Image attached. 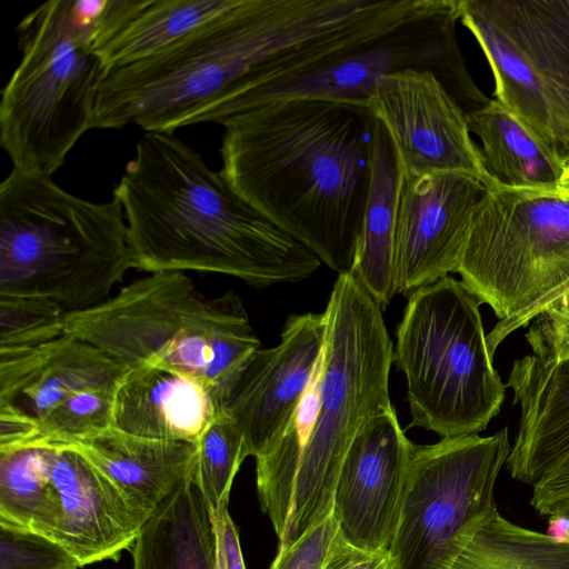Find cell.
<instances>
[{
  "label": "cell",
  "mask_w": 569,
  "mask_h": 569,
  "mask_svg": "<svg viewBox=\"0 0 569 569\" xmlns=\"http://www.w3.org/2000/svg\"><path fill=\"white\" fill-rule=\"evenodd\" d=\"M372 38L367 0H236L167 51L108 69L92 129L221 124L248 96L346 56Z\"/></svg>",
  "instance_id": "obj_1"
},
{
  "label": "cell",
  "mask_w": 569,
  "mask_h": 569,
  "mask_svg": "<svg viewBox=\"0 0 569 569\" xmlns=\"http://www.w3.org/2000/svg\"><path fill=\"white\" fill-rule=\"evenodd\" d=\"M376 117L313 99L271 101L226 119L230 186L331 270L350 272L371 180Z\"/></svg>",
  "instance_id": "obj_2"
},
{
  "label": "cell",
  "mask_w": 569,
  "mask_h": 569,
  "mask_svg": "<svg viewBox=\"0 0 569 569\" xmlns=\"http://www.w3.org/2000/svg\"><path fill=\"white\" fill-rule=\"evenodd\" d=\"M132 268L228 274L256 288L311 277L320 259L170 132H146L113 190Z\"/></svg>",
  "instance_id": "obj_3"
},
{
  "label": "cell",
  "mask_w": 569,
  "mask_h": 569,
  "mask_svg": "<svg viewBox=\"0 0 569 569\" xmlns=\"http://www.w3.org/2000/svg\"><path fill=\"white\" fill-rule=\"evenodd\" d=\"M64 331L128 368L150 366L196 380L221 413L261 348L233 291L209 299L178 271L149 273L97 306L68 312Z\"/></svg>",
  "instance_id": "obj_4"
},
{
  "label": "cell",
  "mask_w": 569,
  "mask_h": 569,
  "mask_svg": "<svg viewBox=\"0 0 569 569\" xmlns=\"http://www.w3.org/2000/svg\"><path fill=\"white\" fill-rule=\"evenodd\" d=\"M132 268L120 201L94 202L50 176L13 168L0 184V296L50 300L67 312L110 298Z\"/></svg>",
  "instance_id": "obj_5"
},
{
  "label": "cell",
  "mask_w": 569,
  "mask_h": 569,
  "mask_svg": "<svg viewBox=\"0 0 569 569\" xmlns=\"http://www.w3.org/2000/svg\"><path fill=\"white\" fill-rule=\"evenodd\" d=\"M104 3L51 0L18 24L21 60L0 102V144L13 168L51 177L92 129L107 71L92 34Z\"/></svg>",
  "instance_id": "obj_6"
},
{
  "label": "cell",
  "mask_w": 569,
  "mask_h": 569,
  "mask_svg": "<svg viewBox=\"0 0 569 569\" xmlns=\"http://www.w3.org/2000/svg\"><path fill=\"white\" fill-rule=\"evenodd\" d=\"M381 310L353 274H338L325 310L320 408L291 486L278 549L332 512L340 468L355 437L392 406L393 345Z\"/></svg>",
  "instance_id": "obj_7"
},
{
  "label": "cell",
  "mask_w": 569,
  "mask_h": 569,
  "mask_svg": "<svg viewBox=\"0 0 569 569\" xmlns=\"http://www.w3.org/2000/svg\"><path fill=\"white\" fill-rule=\"evenodd\" d=\"M480 305L450 276L409 296L393 349L409 427L453 438L478 435L499 415L507 385L493 367Z\"/></svg>",
  "instance_id": "obj_8"
},
{
  "label": "cell",
  "mask_w": 569,
  "mask_h": 569,
  "mask_svg": "<svg viewBox=\"0 0 569 569\" xmlns=\"http://www.w3.org/2000/svg\"><path fill=\"white\" fill-rule=\"evenodd\" d=\"M457 273L499 320L569 281V194L557 188L488 187Z\"/></svg>",
  "instance_id": "obj_9"
},
{
  "label": "cell",
  "mask_w": 569,
  "mask_h": 569,
  "mask_svg": "<svg viewBox=\"0 0 569 569\" xmlns=\"http://www.w3.org/2000/svg\"><path fill=\"white\" fill-rule=\"evenodd\" d=\"M493 76L495 100L569 160V0H459Z\"/></svg>",
  "instance_id": "obj_10"
},
{
  "label": "cell",
  "mask_w": 569,
  "mask_h": 569,
  "mask_svg": "<svg viewBox=\"0 0 569 569\" xmlns=\"http://www.w3.org/2000/svg\"><path fill=\"white\" fill-rule=\"evenodd\" d=\"M511 450L508 427L481 437L413 445L398 527L396 569H449L498 511L493 499Z\"/></svg>",
  "instance_id": "obj_11"
},
{
  "label": "cell",
  "mask_w": 569,
  "mask_h": 569,
  "mask_svg": "<svg viewBox=\"0 0 569 569\" xmlns=\"http://www.w3.org/2000/svg\"><path fill=\"white\" fill-rule=\"evenodd\" d=\"M459 0H425L399 26L308 74L258 90L243 99L233 114L271 101L313 99L369 108L378 82L405 70L433 73L462 103L488 100L465 67L455 34ZM463 108V107H462Z\"/></svg>",
  "instance_id": "obj_12"
},
{
  "label": "cell",
  "mask_w": 569,
  "mask_h": 569,
  "mask_svg": "<svg viewBox=\"0 0 569 569\" xmlns=\"http://www.w3.org/2000/svg\"><path fill=\"white\" fill-rule=\"evenodd\" d=\"M369 109L386 129L403 176L460 172L487 188L499 183L471 138L467 112L433 73L405 70L382 78Z\"/></svg>",
  "instance_id": "obj_13"
},
{
  "label": "cell",
  "mask_w": 569,
  "mask_h": 569,
  "mask_svg": "<svg viewBox=\"0 0 569 569\" xmlns=\"http://www.w3.org/2000/svg\"><path fill=\"white\" fill-rule=\"evenodd\" d=\"M486 190L480 179L460 172L401 176L395 223L398 293L409 297L457 272Z\"/></svg>",
  "instance_id": "obj_14"
},
{
  "label": "cell",
  "mask_w": 569,
  "mask_h": 569,
  "mask_svg": "<svg viewBox=\"0 0 569 569\" xmlns=\"http://www.w3.org/2000/svg\"><path fill=\"white\" fill-rule=\"evenodd\" d=\"M413 443L392 406L355 437L337 480L332 512L341 537L371 551H389L400 518Z\"/></svg>",
  "instance_id": "obj_15"
},
{
  "label": "cell",
  "mask_w": 569,
  "mask_h": 569,
  "mask_svg": "<svg viewBox=\"0 0 569 569\" xmlns=\"http://www.w3.org/2000/svg\"><path fill=\"white\" fill-rule=\"evenodd\" d=\"M326 328L325 312L292 315L279 343L249 360L224 410L248 457H264L280 441L322 352Z\"/></svg>",
  "instance_id": "obj_16"
},
{
  "label": "cell",
  "mask_w": 569,
  "mask_h": 569,
  "mask_svg": "<svg viewBox=\"0 0 569 569\" xmlns=\"http://www.w3.org/2000/svg\"><path fill=\"white\" fill-rule=\"evenodd\" d=\"M56 499L52 539L81 567L118 560L130 550L148 516L137 509L100 470L77 451L50 447Z\"/></svg>",
  "instance_id": "obj_17"
},
{
  "label": "cell",
  "mask_w": 569,
  "mask_h": 569,
  "mask_svg": "<svg viewBox=\"0 0 569 569\" xmlns=\"http://www.w3.org/2000/svg\"><path fill=\"white\" fill-rule=\"evenodd\" d=\"M507 387L520 419L505 466L513 480L533 486L569 451V350L516 359Z\"/></svg>",
  "instance_id": "obj_18"
},
{
  "label": "cell",
  "mask_w": 569,
  "mask_h": 569,
  "mask_svg": "<svg viewBox=\"0 0 569 569\" xmlns=\"http://www.w3.org/2000/svg\"><path fill=\"white\" fill-rule=\"evenodd\" d=\"M219 415L199 382L161 368L130 367L114 389L112 428L133 436L196 443Z\"/></svg>",
  "instance_id": "obj_19"
},
{
  "label": "cell",
  "mask_w": 569,
  "mask_h": 569,
  "mask_svg": "<svg viewBox=\"0 0 569 569\" xmlns=\"http://www.w3.org/2000/svg\"><path fill=\"white\" fill-rule=\"evenodd\" d=\"M50 447L80 453L148 517L182 481L193 478L197 453L193 442L150 439L112 427Z\"/></svg>",
  "instance_id": "obj_20"
},
{
  "label": "cell",
  "mask_w": 569,
  "mask_h": 569,
  "mask_svg": "<svg viewBox=\"0 0 569 569\" xmlns=\"http://www.w3.org/2000/svg\"><path fill=\"white\" fill-rule=\"evenodd\" d=\"M236 0H106L92 49L108 69L156 57Z\"/></svg>",
  "instance_id": "obj_21"
},
{
  "label": "cell",
  "mask_w": 569,
  "mask_h": 569,
  "mask_svg": "<svg viewBox=\"0 0 569 569\" xmlns=\"http://www.w3.org/2000/svg\"><path fill=\"white\" fill-rule=\"evenodd\" d=\"M130 550L132 569H216V531L193 478L157 506Z\"/></svg>",
  "instance_id": "obj_22"
},
{
  "label": "cell",
  "mask_w": 569,
  "mask_h": 569,
  "mask_svg": "<svg viewBox=\"0 0 569 569\" xmlns=\"http://www.w3.org/2000/svg\"><path fill=\"white\" fill-rule=\"evenodd\" d=\"M401 168L383 126L376 120L371 180L350 273L381 309L397 292L395 223Z\"/></svg>",
  "instance_id": "obj_23"
},
{
  "label": "cell",
  "mask_w": 569,
  "mask_h": 569,
  "mask_svg": "<svg viewBox=\"0 0 569 569\" xmlns=\"http://www.w3.org/2000/svg\"><path fill=\"white\" fill-rule=\"evenodd\" d=\"M489 174L512 188H557L565 163L497 100L467 112Z\"/></svg>",
  "instance_id": "obj_24"
},
{
  "label": "cell",
  "mask_w": 569,
  "mask_h": 569,
  "mask_svg": "<svg viewBox=\"0 0 569 569\" xmlns=\"http://www.w3.org/2000/svg\"><path fill=\"white\" fill-rule=\"evenodd\" d=\"M127 369L93 345L64 333L18 399L39 418L83 390L114 387Z\"/></svg>",
  "instance_id": "obj_25"
},
{
  "label": "cell",
  "mask_w": 569,
  "mask_h": 569,
  "mask_svg": "<svg viewBox=\"0 0 569 569\" xmlns=\"http://www.w3.org/2000/svg\"><path fill=\"white\" fill-rule=\"evenodd\" d=\"M50 452L47 446L0 450V523L52 537Z\"/></svg>",
  "instance_id": "obj_26"
},
{
  "label": "cell",
  "mask_w": 569,
  "mask_h": 569,
  "mask_svg": "<svg viewBox=\"0 0 569 569\" xmlns=\"http://www.w3.org/2000/svg\"><path fill=\"white\" fill-rule=\"evenodd\" d=\"M449 569H569V541L520 527L497 511Z\"/></svg>",
  "instance_id": "obj_27"
},
{
  "label": "cell",
  "mask_w": 569,
  "mask_h": 569,
  "mask_svg": "<svg viewBox=\"0 0 569 569\" xmlns=\"http://www.w3.org/2000/svg\"><path fill=\"white\" fill-rule=\"evenodd\" d=\"M196 446L193 482L212 515L228 507L234 477L248 457L244 441L239 429L223 412L204 429Z\"/></svg>",
  "instance_id": "obj_28"
},
{
  "label": "cell",
  "mask_w": 569,
  "mask_h": 569,
  "mask_svg": "<svg viewBox=\"0 0 569 569\" xmlns=\"http://www.w3.org/2000/svg\"><path fill=\"white\" fill-rule=\"evenodd\" d=\"M116 386L83 390L36 418L37 435L28 446H57L111 428Z\"/></svg>",
  "instance_id": "obj_29"
},
{
  "label": "cell",
  "mask_w": 569,
  "mask_h": 569,
  "mask_svg": "<svg viewBox=\"0 0 569 569\" xmlns=\"http://www.w3.org/2000/svg\"><path fill=\"white\" fill-rule=\"evenodd\" d=\"M67 313L47 299L0 296V350L34 348L60 338Z\"/></svg>",
  "instance_id": "obj_30"
},
{
  "label": "cell",
  "mask_w": 569,
  "mask_h": 569,
  "mask_svg": "<svg viewBox=\"0 0 569 569\" xmlns=\"http://www.w3.org/2000/svg\"><path fill=\"white\" fill-rule=\"evenodd\" d=\"M80 562L53 539L0 523V569H79Z\"/></svg>",
  "instance_id": "obj_31"
},
{
  "label": "cell",
  "mask_w": 569,
  "mask_h": 569,
  "mask_svg": "<svg viewBox=\"0 0 569 569\" xmlns=\"http://www.w3.org/2000/svg\"><path fill=\"white\" fill-rule=\"evenodd\" d=\"M340 536L333 512L289 546L278 549L269 569H323Z\"/></svg>",
  "instance_id": "obj_32"
},
{
  "label": "cell",
  "mask_w": 569,
  "mask_h": 569,
  "mask_svg": "<svg viewBox=\"0 0 569 569\" xmlns=\"http://www.w3.org/2000/svg\"><path fill=\"white\" fill-rule=\"evenodd\" d=\"M531 487L530 505L540 516L549 518L569 508V451Z\"/></svg>",
  "instance_id": "obj_33"
},
{
  "label": "cell",
  "mask_w": 569,
  "mask_h": 569,
  "mask_svg": "<svg viewBox=\"0 0 569 569\" xmlns=\"http://www.w3.org/2000/svg\"><path fill=\"white\" fill-rule=\"evenodd\" d=\"M530 323L525 338L532 355L547 358L569 349V312H543Z\"/></svg>",
  "instance_id": "obj_34"
},
{
  "label": "cell",
  "mask_w": 569,
  "mask_h": 569,
  "mask_svg": "<svg viewBox=\"0 0 569 569\" xmlns=\"http://www.w3.org/2000/svg\"><path fill=\"white\" fill-rule=\"evenodd\" d=\"M543 312H569V281L553 290L526 311L507 320H498L491 331L487 335V342L491 355H495L498 346L510 333L529 326L536 317Z\"/></svg>",
  "instance_id": "obj_35"
},
{
  "label": "cell",
  "mask_w": 569,
  "mask_h": 569,
  "mask_svg": "<svg viewBox=\"0 0 569 569\" xmlns=\"http://www.w3.org/2000/svg\"><path fill=\"white\" fill-rule=\"evenodd\" d=\"M37 435V420L16 403H0V450L30 445Z\"/></svg>",
  "instance_id": "obj_36"
},
{
  "label": "cell",
  "mask_w": 569,
  "mask_h": 569,
  "mask_svg": "<svg viewBox=\"0 0 569 569\" xmlns=\"http://www.w3.org/2000/svg\"><path fill=\"white\" fill-rule=\"evenodd\" d=\"M323 569H396V566L389 551L355 547L340 535Z\"/></svg>",
  "instance_id": "obj_37"
},
{
  "label": "cell",
  "mask_w": 569,
  "mask_h": 569,
  "mask_svg": "<svg viewBox=\"0 0 569 569\" xmlns=\"http://www.w3.org/2000/svg\"><path fill=\"white\" fill-rule=\"evenodd\" d=\"M217 541L222 550L226 569H246L237 527L228 507L211 515Z\"/></svg>",
  "instance_id": "obj_38"
},
{
  "label": "cell",
  "mask_w": 569,
  "mask_h": 569,
  "mask_svg": "<svg viewBox=\"0 0 569 569\" xmlns=\"http://www.w3.org/2000/svg\"><path fill=\"white\" fill-rule=\"evenodd\" d=\"M547 533L558 540L569 541V519L563 516L549 517Z\"/></svg>",
  "instance_id": "obj_39"
},
{
  "label": "cell",
  "mask_w": 569,
  "mask_h": 569,
  "mask_svg": "<svg viewBox=\"0 0 569 569\" xmlns=\"http://www.w3.org/2000/svg\"><path fill=\"white\" fill-rule=\"evenodd\" d=\"M557 516H563L566 518L569 519V508L562 510L560 513H558Z\"/></svg>",
  "instance_id": "obj_40"
},
{
  "label": "cell",
  "mask_w": 569,
  "mask_h": 569,
  "mask_svg": "<svg viewBox=\"0 0 569 569\" xmlns=\"http://www.w3.org/2000/svg\"><path fill=\"white\" fill-rule=\"evenodd\" d=\"M569 350V349H568Z\"/></svg>",
  "instance_id": "obj_41"
}]
</instances>
